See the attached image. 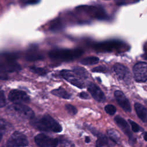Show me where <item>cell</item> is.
<instances>
[{
    "label": "cell",
    "instance_id": "32",
    "mask_svg": "<svg viewBox=\"0 0 147 147\" xmlns=\"http://www.w3.org/2000/svg\"><path fill=\"white\" fill-rule=\"evenodd\" d=\"M40 1V0H28L27 1V3L29 4H36L38 3Z\"/></svg>",
    "mask_w": 147,
    "mask_h": 147
},
{
    "label": "cell",
    "instance_id": "25",
    "mask_svg": "<svg viewBox=\"0 0 147 147\" xmlns=\"http://www.w3.org/2000/svg\"><path fill=\"white\" fill-rule=\"evenodd\" d=\"M105 111L109 115H114L116 112V108L112 105H107L105 107Z\"/></svg>",
    "mask_w": 147,
    "mask_h": 147
},
{
    "label": "cell",
    "instance_id": "11",
    "mask_svg": "<svg viewBox=\"0 0 147 147\" xmlns=\"http://www.w3.org/2000/svg\"><path fill=\"white\" fill-rule=\"evenodd\" d=\"M87 89L92 96L97 101L103 102L106 100V97L103 91L96 85L93 83H88Z\"/></svg>",
    "mask_w": 147,
    "mask_h": 147
},
{
    "label": "cell",
    "instance_id": "36",
    "mask_svg": "<svg viewBox=\"0 0 147 147\" xmlns=\"http://www.w3.org/2000/svg\"><path fill=\"white\" fill-rule=\"evenodd\" d=\"M7 147H9V146H7Z\"/></svg>",
    "mask_w": 147,
    "mask_h": 147
},
{
    "label": "cell",
    "instance_id": "5",
    "mask_svg": "<svg viewBox=\"0 0 147 147\" xmlns=\"http://www.w3.org/2000/svg\"><path fill=\"white\" fill-rule=\"evenodd\" d=\"M28 145V141L26 136L18 131H14L7 142V146L9 147H25Z\"/></svg>",
    "mask_w": 147,
    "mask_h": 147
},
{
    "label": "cell",
    "instance_id": "8",
    "mask_svg": "<svg viewBox=\"0 0 147 147\" xmlns=\"http://www.w3.org/2000/svg\"><path fill=\"white\" fill-rule=\"evenodd\" d=\"M9 99L14 103H28L30 101V98L26 93L23 91L19 90H11L8 95Z\"/></svg>",
    "mask_w": 147,
    "mask_h": 147
},
{
    "label": "cell",
    "instance_id": "14",
    "mask_svg": "<svg viewBox=\"0 0 147 147\" xmlns=\"http://www.w3.org/2000/svg\"><path fill=\"white\" fill-rule=\"evenodd\" d=\"M114 96L119 106L126 111H131L130 102L125 94L121 91L117 90L114 92Z\"/></svg>",
    "mask_w": 147,
    "mask_h": 147
},
{
    "label": "cell",
    "instance_id": "27",
    "mask_svg": "<svg viewBox=\"0 0 147 147\" xmlns=\"http://www.w3.org/2000/svg\"><path fill=\"white\" fill-rule=\"evenodd\" d=\"M129 122L131 126V129L134 132H138L140 130V127L138 126L137 123H136L133 121H131V119H129Z\"/></svg>",
    "mask_w": 147,
    "mask_h": 147
},
{
    "label": "cell",
    "instance_id": "13",
    "mask_svg": "<svg viewBox=\"0 0 147 147\" xmlns=\"http://www.w3.org/2000/svg\"><path fill=\"white\" fill-rule=\"evenodd\" d=\"M114 120L118 126L121 129V130L125 133L129 137V141L130 144L134 143L135 141V139L133 138L131 131L130 130V127L129 125L127 124V122L121 117L120 116H116L114 118Z\"/></svg>",
    "mask_w": 147,
    "mask_h": 147
},
{
    "label": "cell",
    "instance_id": "30",
    "mask_svg": "<svg viewBox=\"0 0 147 147\" xmlns=\"http://www.w3.org/2000/svg\"><path fill=\"white\" fill-rule=\"evenodd\" d=\"M61 26V24H60V22L59 20H56L51 25V29L52 30H56V29H59Z\"/></svg>",
    "mask_w": 147,
    "mask_h": 147
},
{
    "label": "cell",
    "instance_id": "35",
    "mask_svg": "<svg viewBox=\"0 0 147 147\" xmlns=\"http://www.w3.org/2000/svg\"><path fill=\"white\" fill-rule=\"evenodd\" d=\"M90 141V139L88 137H86V138H85V142H87V143H88Z\"/></svg>",
    "mask_w": 147,
    "mask_h": 147
},
{
    "label": "cell",
    "instance_id": "7",
    "mask_svg": "<svg viewBox=\"0 0 147 147\" xmlns=\"http://www.w3.org/2000/svg\"><path fill=\"white\" fill-rule=\"evenodd\" d=\"M36 144L40 147H56L58 145V140L41 133L34 138Z\"/></svg>",
    "mask_w": 147,
    "mask_h": 147
},
{
    "label": "cell",
    "instance_id": "31",
    "mask_svg": "<svg viewBox=\"0 0 147 147\" xmlns=\"http://www.w3.org/2000/svg\"><path fill=\"white\" fill-rule=\"evenodd\" d=\"M79 97L81 98L82 99H89V95L86 92H82L79 94Z\"/></svg>",
    "mask_w": 147,
    "mask_h": 147
},
{
    "label": "cell",
    "instance_id": "3",
    "mask_svg": "<svg viewBox=\"0 0 147 147\" xmlns=\"http://www.w3.org/2000/svg\"><path fill=\"white\" fill-rule=\"evenodd\" d=\"M9 109L20 118L31 119L34 117L33 110L29 107L24 104L14 103L9 107Z\"/></svg>",
    "mask_w": 147,
    "mask_h": 147
},
{
    "label": "cell",
    "instance_id": "38",
    "mask_svg": "<svg viewBox=\"0 0 147 147\" xmlns=\"http://www.w3.org/2000/svg\"><path fill=\"white\" fill-rule=\"evenodd\" d=\"M106 1H107V0H106Z\"/></svg>",
    "mask_w": 147,
    "mask_h": 147
},
{
    "label": "cell",
    "instance_id": "37",
    "mask_svg": "<svg viewBox=\"0 0 147 147\" xmlns=\"http://www.w3.org/2000/svg\"><path fill=\"white\" fill-rule=\"evenodd\" d=\"M146 104H147V102H146Z\"/></svg>",
    "mask_w": 147,
    "mask_h": 147
},
{
    "label": "cell",
    "instance_id": "19",
    "mask_svg": "<svg viewBox=\"0 0 147 147\" xmlns=\"http://www.w3.org/2000/svg\"><path fill=\"white\" fill-rule=\"evenodd\" d=\"M25 58L28 61H36L43 59V56L39 53L32 51L27 53Z\"/></svg>",
    "mask_w": 147,
    "mask_h": 147
},
{
    "label": "cell",
    "instance_id": "6",
    "mask_svg": "<svg viewBox=\"0 0 147 147\" xmlns=\"http://www.w3.org/2000/svg\"><path fill=\"white\" fill-rule=\"evenodd\" d=\"M134 79L138 82H144L147 80V63L138 62L133 67Z\"/></svg>",
    "mask_w": 147,
    "mask_h": 147
},
{
    "label": "cell",
    "instance_id": "2",
    "mask_svg": "<svg viewBox=\"0 0 147 147\" xmlns=\"http://www.w3.org/2000/svg\"><path fill=\"white\" fill-rule=\"evenodd\" d=\"M83 51L79 49H57L51 51L49 52V56L51 59L53 60L70 61L80 57L83 54Z\"/></svg>",
    "mask_w": 147,
    "mask_h": 147
},
{
    "label": "cell",
    "instance_id": "10",
    "mask_svg": "<svg viewBox=\"0 0 147 147\" xmlns=\"http://www.w3.org/2000/svg\"><path fill=\"white\" fill-rule=\"evenodd\" d=\"M60 75L64 79L69 82L72 85L80 88L84 87V83L79 79L77 78L75 76L73 71H71L67 69H63L61 71Z\"/></svg>",
    "mask_w": 147,
    "mask_h": 147
},
{
    "label": "cell",
    "instance_id": "34",
    "mask_svg": "<svg viewBox=\"0 0 147 147\" xmlns=\"http://www.w3.org/2000/svg\"><path fill=\"white\" fill-rule=\"evenodd\" d=\"M143 136H144V140L147 141V132H145L143 134Z\"/></svg>",
    "mask_w": 147,
    "mask_h": 147
},
{
    "label": "cell",
    "instance_id": "24",
    "mask_svg": "<svg viewBox=\"0 0 147 147\" xmlns=\"http://www.w3.org/2000/svg\"><path fill=\"white\" fill-rule=\"evenodd\" d=\"M30 70L33 72H34L35 74H37L39 75H44L46 74L47 71L45 69H44L42 68H40V67H31L30 68Z\"/></svg>",
    "mask_w": 147,
    "mask_h": 147
},
{
    "label": "cell",
    "instance_id": "12",
    "mask_svg": "<svg viewBox=\"0 0 147 147\" xmlns=\"http://www.w3.org/2000/svg\"><path fill=\"white\" fill-rule=\"evenodd\" d=\"M115 73L118 78L121 80H129L130 79V73L129 69L125 65L117 63L113 67Z\"/></svg>",
    "mask_w": 147,
    "mask_h": 147
},
{
    "label": "cell",
    "instance_id": "17",
    "mask_svg": "<svg viewBox=\"0 0 147 147\" xmlns=\"http://www.w3.org/2000/svg\"><path fill=\"white\" fill-rule=\"evenodd\" d=\"M51 93L55 96L63 98L64 99H69L71 97L70 94L61 87L52 90L51 91Z\"/></svg>",
    "mask_w": 147,
    "mask_h": 147
},
{
    "label": "cell",
    "instance_id": "20",
    "mask_svg": "<svg viewBox=\"0 0 147 147\" xmlns=\"http://www.w3.org/2000/svg\"><path fill=\"white\" fill-rule=\"evenodd\" d=\"M99 59L98 57L95 56H90L87 57L86 58L83 59L80 61V63L85 65H94L98 63Z\"/></svg>",
    "mask_w": 147,
    "mask_h": 147
},
{
    "label": "cell",
    "instance_id": "15",
    "mask_svg": "<svg viewBox=\"0 0 147 147\" xmlns=\"http://www.w3.org/2000/svg\"><path fill=\"white\" fill-rule=\"evenodd\" d=\"M4 63H1L0 70L1 72L6 73V72H15L21 69L20 65L17 63L15 60H8Z\"/></svg>",
    "mask_w": 147,
    "mask_h": 147
},
{
    "label": "cell",
    "instance_id": "26",
    "mask_svg": "<svg viewBox=\"0 0 147 147\" xmlns=\"http://www.w3.org/2000/svg\"><path fill=\"white\" fill-rule=\"evenodd\" d=\"M65 107L66 110L68 111V113L71 115H75L78 112L77 109L75 106L67 104L65 105Z\"/></svg>",
    "mask_w": 147,
    "mask_h": 147
},
{
    "label": "cell",
    "instance_id": "29",
    "mask_svg": "<svg viewBox=\"0 0 147 147\" xmlns=\"http://www.w3.org/2000/svg\"><path fill=\"white\" fill-rule=\"evenodd\" d=\"M6 105V100H5V97L4 92L2 90L0 92V106L1 107H3Z\"/></svg>",
    "mask_w": 147,
    "mask_h": 147
},
{
    "label": "cell",
    "instance_id": "33",
    "mask_svg": "<svg viewBox=\"0 0 147 147\" xmlns=\"http://www.w3.org/2000/svg\"><path fill=\"white\" fill-rule=\"evenodd\" d=\"M144 51H145V53H144V58L147 60V45H145Z\"/></svg>",
    "mask_w": 147,
    "mask_h": 147
},
{
    "label": "cell",
    "instance_id": "9",
    "mask_svg": "<svg viewBox=\"0 0 147 147\" xmlns=\"http://www.w3.org/2000/svg\"><path fill=\"white\" fill-rule=\"evenodd\" d=\"M89 14L91 17L98 19L103 20L106 18V14L102 8L91 6H82L77 8Z\"/></svg>",
    "mask_w": 147,
    "mask_h": 147
},
{
    "label": "cell",
    "instance_id": "22",
    "mask_svg": "<svg viewBox=\"0 0 147 147\" xmlns=\"http://www.w3.org/2000/svg\"><path fill=\"white\" fill-rule=\"evenodd\" d=\"M108 144V140L107 137L103 135L100 134L98 136V140L96 141V147H102Z\"/></svg>",
    "mask_w": 147,
    "mask_h": 147
},
{
    "label": "cell",
    "instance_id": "16",
    "mask_svg": "<svg viewBox=\"0 0 147 147\" xmlns=\"http://www.w3.org/2000/svg\"><path fill=\"white\" fill-rule=\"evenodd\" d=\"M134 108L136 113L138 117L144 122L147 121V110L141 104L136 103L134 104Z\"/></svg>",
    "mask_w": 147,
    "mask_h": 147
},
{
    "label": "cell",
    "instance_id": "23",
    "mask_svg": "<svg viewBox=\"0 0 147 147\" xmlns=\"http://www.w3.org/2000/svg\"><path fill=\"white\" fill-rule=\"evenodd\" d=\"M9 123L3 119L1 120V138L2 137L3 134L8 129L7 126Z\"/></svg>",
    "mask_w": 147,
    "mask_h": 147
},
{
    "label": "cell",
    "instance_id": "4",
    "mask_svg": "<svg viewBox=\"0 0 147 147\" xmlns=\"http://www.w3.org/2000/svg\"><path fill=\"white\" fill-rule=\"evenodd\" d=\"M123 43L117 40L106 41L94 45V49L99 52H112L118 51L123 48Z\"/></svg>",
    "mask_w": 147,
    "mask_h": 147
},
{
    "label": "cell",
    "instance_id": "21",
    "mask_svg": "<svg viewBox=\"0 0 147 147\" xmlns=\"http://www.w3.org/2000/svg\"><path fill=\"white\" fill-rule=\"evenodd\" d=\"M107 134L110 138L115 143L119 144L120 142V136L117 131L114 129L107 130Z\"/></svg>",
    "mask_w": 147,
    "mask_h": 147
},
{
    "label": "cell",
    "instance_id": "28",
    "mask_svg": "<svg viewBox=\"0 0 147 147\" xmlns=\"http://www.w3.org/2000/svg\"><path fill=\"white\" fill-rule=\"evenodd\" d=\"M107 71V68L103 66H98L92 69V71L94 72H106Z\"/></svg>",
    "mask_w": 147,
    "mask_h": 147
},
{
    "label": "cell",
    "instance_id": "18",
    "mask_svg": "<svg viewBox=\"0 0 147 147\" xmlns=\"http://www.w3.org/2000/svg\"><path fill=\"white\" fill-rule=\"evenodd\" d=\"M73 72L78 76L79 77L83 79H87L88 78V72L83 67H75L72 69Z\"/></svg>",
    "mask_w": 147,
    "mask_h": 147
},
{
    "label": "cell",
    "instance_id": "1",
    "mask_svg": "<svg viewBox=\"0 0 147 147\" xmlns=\"http://www.w3.org/2000/svg\"><path fill=\"white\" fill-rule=\"evenodd\" d=\"M30 124L35 128L45 131L60 133L62 131L61 126L52 117L45 114L41 118H33Z\"/></svg>",
    "mask_w": 147,
    "mask_h": 147
}]
</instances>
